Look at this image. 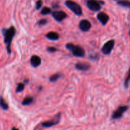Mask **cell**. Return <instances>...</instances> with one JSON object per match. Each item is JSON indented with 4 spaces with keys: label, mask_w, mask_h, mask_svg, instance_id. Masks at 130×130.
Here are the masks:
<instances>
[{
    "label": "cell",
    "mask_w": 130,
    "mask_h": 130,
    "mask_svg": "<svg viewBox=\"0 0 130 130\" xmlns=\"http://www.w3.org/2000/svg\"><path fill=\"white\" fill-rule=\"evenodd\" d=\"M2 33L4 37V42L7 46V50L8 54L11 53V45L12 40L15 37L16 33V29L15 27L11 26L8 29H3Z\"/></svg>",
    "instance_id": "6da1fadb"
},
{
    "label": "cell",
    "mask_w": 130,
    "mask_h": 130,
    "mask_svg": "<svg viewBox=\"0 0 130 130\" xmlns=\"http://www.w3.org/2000/svg\"><path fill=\"white\" fill-rule=\"evenodd\" d=\"M67 48L72 52L75 57H82L85 56V51L82 47L79 45H75L73 43H68L66 45Z\"/></svg>",
    "instance_id": "7a4b0ae2"
},
{
    "label": "cell",
    "mask_w": 130,
    "mask_h": 130,
    "mask_svg": "<svg viewBox=\"0 0 130 130\" xmlns=\"http://www.w3.org/2000/svg\"><path fill=\"white\" fill-rule=\"evenodd\" d=\"M65 5L75 15H82V8L78 3H75L73 1H72V0H67V2H65Z\"/></svg>",
    "instance_id": "3957f363"
},
{
    "label": "cell",
    "mask_w": 130,
    "mask_h": 130,
    "mask_svg": "<svg viewBox=\"0 0 130 130\" xmlns=\"http://www.w3.org/2000/svg\"><path fill=\"white\" fill-rule=\"evenodd\" d=\"M128 109V107L126 105H121L119 106L118 108L114 111L112 116V119H120L122 116L125 112Z\"/></svg>",
    "instance_id": "277c9868"
},
{
    "label": "cell",
    "mask_w": 130,
    "mask_h": 130,
    "mask_svg": "<svg viewBox=\"0 0 130 130\" xmlns=\"http://www.w3.org/2000/svg\"><path fill=\"white\" fill-rule=\"evenodd\" d=\"M86 5L91 10L94 12H97L101 9L100 2H98L97 0H87Z\"/></svg>",
    "instance_id": "5b68a950"
},
{
    "label": "cell",
    "mask_w": 130,
    "mask_h": 130,
    "mask_svg": "<svg viewBox=\"0 0 130 130\" xmlns=\"http://www.w3.org/2000/svg\"><path fill=\"white\" fill-rule=\"evenodd\" d=\"M115 41L113 40H110L106 42L103 46L102 48V51L105 55H108L112 52V49H113V47H114Z\"/></svg>",
    "instance_id": "8992f818"
},
{
    "label": "cell",
    "mask_w": 130,
    "mask_h": 130,
    "mask_svg": "<svg viewBox=\"0 0 130 130\" xmlns=\"http://www.w3.org/2000/svg\"><path fill=\"white\" fill-rule=\"evenodd\" d=\"M60 119H61V113H59L57 116H55L54 118L52 119V120L45 121V122H42V126L44 127H52V126L57 124L59 122Z\"/></svg>",
    "instance_id": "52a82bcc"
},
{
    "label": "cell",
    "mask_w": 130,
    "mask_h": 130,
    "mask_svg": "<svg viewBox=\"0 0 130 130\" xmlns=\"http://www.w3.org/2000/svg\"><path fill=\"white\" fill-rule=\"evenodd\" d=\"M52 16L58 22H61L65 18H67V14L62 11H55L52 12Z\"/></svg>",
    "instance_id": "ba28073f"
},
{
    "label": "cell",
    "mask_w": 130,
    "mask_h": 130,
    "mask_svg": "<svg viewBox=\"0 0 130 130\" xmlns=\"http://www.w3.org/2000/svg\"><path fill=\"white\" fill-rule=\"evenodd\" d=\"M91 24L88 20L83 19L80 22L79 28L82 31H88L91 29Z\"/></svg>",
    "instance_id": "9c48e42d"
},
{
    "label": "cell",
    "mask_w": 130,
    "mask_h": 130,
    "mask_svg": "<svg viewBox=\"0 0 130 130\" xmlns=\"http://www.w3.org/2000/svg\"><path fill=\"white\" fill-rule=\"evenodd\" d=\"M97 18L98 21L101 22L103 25H106L109 20V17L107 14L104 12H100L98 14Z\"/></svg>",
    "instance_id": "30bf717a"
},
{
    "label": "cell",
    "mask_w": 130,
    "mask_h": 130,
    "mask_svg": "<svg viewBox=\"0 0 130 130\" xmlns=\"http://www.w3.org/2000/svg\"><path fill=\"white\" fill-rule=\"evenodd\" d=\"M30 62H31V64L32 67L36 68V67H39L40 65L41 64L42 60H41V58L39 56H37V55H34V56H32L31 57Z\"/></svg>",
    "instance_id": "8fae6325"
},
{
    "label": "cell",
    "mask_w": 130,
    "mask_h": 130,
    "mask_svg": "<svg viewBox=\"0 0 130 130\" xmlns=\"http://www.w3.org/2000/svg\"><path fill=\"white\" fill-rule=\"evenodd\" d=\"M75 68L78 70L87 71L90 68V65L85 62H78L75 64Z\"/></svg>",
    "instance_id": "7c38bea8"
},
{
    "label": "cell",
    "mask_w": 130,
    "mask_h": 130,
    "mask_svg": "<svg viewBox=\"0 0 130 130\" xmlns=\"http://www.w3.org/2000/svg\"><path fill=\"white\" fill-rule=\"evenodd\" d=\"M45 37L48 39L51 40H58L59 38V35L57 32L52 31V32H48L45 35Z\"/></svg>",
    "instance_id": "4fadbf2b"
},
{
    "label": "cell",
    "mask_w": 130,
    "mask_h": 130,
    "mask_svg": "<svg viewBox=\"0 0 130 130\" xmlns=\"http://www.w3.org/2000/svg\"><path fill=\"white\" fill-rule=\"evenodd\" d=\"M0 107L4 110L8 109V105L2 96H0Z\"/></svg>",
    "instance_id": "5bb4252c"
},
{
    "label": "cell",
    "mask_w": 130,
    "mask_h": 130,
    "mask_svg": "<svg viewBox=\"0 0 130 130\" xmlns=\"http://www.w3.org/2000/svg\"><path fill=\"white\" fill-rule=\"evenodd\" d=\"M33 102V98L31 96H27L24 99L23 102H22V105H29L31 104Z\"/></svg>",
    "instance_id": "9a60e30c"
},
{
    "label": "cell",
    "mask_w": 130,
    "mask_h": 130,
    "mask_svg": "<svg viewBox=\"0 0 130 130\" xmlns=\"http://www.w3.org/2000/svg\"><path fill=\"white\" fill-rule=\"evenodd\" d=\"M117 3L122 7L130 8V1H128V0H120L117 2Z\"/></svg>",
    "instance_id": "2e32d148"
},
{
    "label": "cell",
    "mask_w": 130,
    "mask_h": 130,
    "mask_svg": "<svg viewBox=\"0 0 130 130\" xmlns=\"http://www.w3.org/2000/svg\"><path fill=\"white\" fill-rule=\"evenodd\" d=\"M129 82H130V67L129 68L128 72H127V76H126L124 80V86L126 88H127V87H128Z\"/></svg>",
    "instance_id": "e0dca14e"
},
{
    "label": "cell",
    "mask_w": 130,
    "mask_h": 130,
    "mask_svg": "<svg viewBox=\"0 0 130 130\" xmlns=\"http://www.w3.org/2000/svg\"><path fill=\"white\" fill-rule=\"evenodd\" d=\"M60 77H61V75H60L59 73H56V74L53 75H52L50 77L49 80L51 81V82H55V81H56L57 80H58Z\"/></svg>",
    "instance_id": "ac0fdd59"
},
{
    "label": "cell",
    "mask_w": 130,
    "mask_h": 130,
    "mask_svg": "<svg viewBox=\"0 0 130 130\" xmlns=\"http://www.w3.org/2000/svg\"><path fill=\"white\" fill-rule=\"evenodd\" d=\"M51 12V8H49L48 7H44L43 9L41 11V13L42 15H47L48 13H50Z\"/></svg>",
    "instance_id": "d6986e66"
},
{
    "label": "cell",
    "mask_w": 130,
    "mask_h": 130,
    "mask_svg": "<svg viewBox=\"0 0 130 130\" xmlns=\"http://www.w3.org/2000/svg\"><path fill=\"white\" fill-rule=\"evenodd\" d=\"M24 84L22 83H19L18 84V85H17V89H16V91H17V92H22V91L24 90Z\"/></svg>",
    "instance_id": "ffe728a7"
},
{
    "label": "cell",
    "mask_w": 130,
    "mask_h": 130,
    "mask_svg": "<svg viewBox=\"0 0 130 130\" xmlns=\"http://www.w3.org/2000/svg\"><path fill=\"white\" fill-rule=\"evenodd\" d=\"M42 0H38L37 1V2L36 3V8H37V10L40 9V8L42 7Z\"/></svg>",
    "instance_id": "44dd1931"
},
{
    "label": "cell",
    "mask_w": 130,
    "mask_h": 130,
    "mask_svg": "<svg viewBox=\"0 0 130 130\" xmlns=\"http://www.w3.org/2000/svg\"><path fill=\"white\" fill-rule=\"evenodd\" d=\"M47 22V20L45 19H42L40 21L38 22V24L39 25H45L46 24V23Z\"/></svg>",
    "instance_id": "7402d4cb"
},
{
    "label": "cell",
    "mask_w": 130,
    "mask_h": 130,
    "mask_svg": "<svg viewBox=\"0 0 130 130\" xmlns=\"http://www.w3.org/2000/svg\"><path fill=\"white\" fill-rule=\"evenodd\" d=\"M56 48H55V47H48V48H47V51L49 52H54L56 51Z\"/></svg>",
    "instance_id": "603a6c76"
},
{
    "label": "cell",
    "mask_w": 130,
    "mask_h": 130,
    "mask_svg": "<svg viewBox=\"0 0 130 130\" xmlns=\"http://www.w3.org/2000/svg\"><path fill=\"white\" fill-rule=\"evenodd\" d=\"M11 130H19V129L18 128H17V127H13L12 129H11Z\"/></svg>",
    "instance_id": "cb8c5ba5"
},
{
    "label": "cell",
    "mask_w": 130,
    "mask_h": 130,
    "mask_svg": "<svg viewBox=\"0 0 130 130\" xmlns=\"http://www.w3.org/2000/svg\"><path fill=\"white\" fill-rule=\"evenodd\" d=\"M129 35L130 36V31H129Z\"/></svg>",
    "instance_id": "d4e9b609"
}]
</instances>
